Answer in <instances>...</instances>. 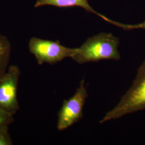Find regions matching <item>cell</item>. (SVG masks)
Returning a JSON list of instances; mask_svg holds the SVG:
<instances>
[{"instance_id":"cell-1","label":"cell","mask_w":145,"mask_h":145,"mask_svg":"<svg viewBox=\"0 0 145 145\" xmlns=\"http://www.w3.org/2000/svg\"><path fill=\"white\" fill-rule=\"evenodd\" d=\"M119 39L110 33L102 32L88 38L72 57L80 64L98 62L103 60L120 59L118 47Z\"/></svg>"},{"instance_id":"cell-2","label":"cell","mask_w":145,"mask_h":145,"mask_svg":"<svg viewBox=\"0 0 145 145\" xmlns=\"http://www.w3.org/2000/svg\"><path fill=\"white\" fill-rule=\"evenodd\" d=\"M145 109V61L138 68L131 88L123 96L118 104L109 111L99 123L118 119L126 114Z\"/></svg>"},{"instance_id":"cell-3","label":"cell","mask_w":145,"mask_h":145,"mask_svg":"<svg viewBox=\"0 0 145 145\" xmlns=\"http://www.w3.org/2000/svg\"><path fill=\"white\" fill-rule=\"evenodd\" d=\"M29 50L36 59L38 64H54L67 57H72L76 48L64 46L59 41L32 37L29 42Z\"/></svg>"},{"instance_id":"cell-4","label":"cell","mask_w":145,"mask_h":145,"mask_svg":"<svg viewBox=\"0 0 145 145\" xmlns=\"http://www.w3.org/2000/svg\"><path fill=\"white\" fill-rule=\"evenodd\" d=\"M88 96L83 80L72 97L65 99L62 103L57 114V128L58 131L66 130L82 118L83 106Z\"/></svg>"},{"instance_id":"cell-5","label":"cell","mask_w":145,"mask_h":145,"mask_svg":"<svg viewBox=\"0 0 145 145\" xmlns=\"http://www.w3.org/2000/svg\"><path fill=\"white\" fill-rule=\"evenodd\" d=\"M21 71L17 65H11L0 78V109L14 115L19 110L17 89Z\"/></svg>"},{"instance_id":"cell-6","label":"cell","mask_w":145,"mask_h":145,"mask_svg":"<svg viewBox=\"0 0 145 145\" xmlns=\"http://www.w3.org/2000/svg\"><path fill=\"white\" fill-rule=\"evenodd\" d=\"M44 5H52L59 8L80 7L89 12L99 16L89 5L88 0H37L34 7L39 8Z\"/></svg>"},{"instance_id":"cell-7","label":"cell","mask_w":145,"mask_h":145,"mask_svg":"<svg viewBox=\"0 0 145 145\" xmlns=\"http://www.w3.org/2000/svg\"><path fill=\"white\" fill-rule=\"evenodd\" d=\"M10 53L11 44L9 39L0 34V78L8 68Z\"/></svg>"},{"instance_id":"cell-8","label":"cell","mask_w":145,"mask_h":145,"mask_svg":"<svg viewBox=\"0 0 145 145\" xmlns=\"http://www.w3.org/2000/svg\"><path fill=\"white\" fill-rule=\"evenodd\" d=\"M9 125L0 126V145H12L13 144L9 133Z\"/></svg>"},{"instance_id":"cell-9","label":"cell","mask_w":145,"mask_h":145,"mask_svg":"<svg viewBox=\"0 0 145 145\" xmlns=\"http://www.w3.org/2000/svg\"><path fill=\"white\" fill-rule=\"evenodd\" d=\"M105 21L109 22L110 23L114 24L116 26L119 27L120 28H122L123 29H124V30H135V29H145V21H144L142 23H140L137 24H124L122 23H120L117 22H114V21H111L110 20H109V18H106L105 19Z\"/></svg>"},{"instance_id":"cell-10","label":"cell","mask_w":145,"mask_h":145,"mask_svg":"<svg viewBox=\"0 0 145 145\" xmlns=\"http://www.w3.org/2000/svg\"><path fill=\"white\" fill-rule=\"evenodd\" d=\"M14 121L13 115L0 109V126L3 125H9Z\"/></svg>"}]
</instances>
